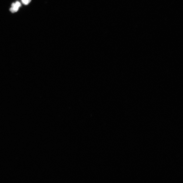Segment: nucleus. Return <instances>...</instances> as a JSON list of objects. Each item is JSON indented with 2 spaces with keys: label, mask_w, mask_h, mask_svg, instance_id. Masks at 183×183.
I'll return each instance as SVG.
<instances>
[{
  "label": "nucleus",
  "mask_w": 183,
  "mask_h": 183,
  "mask_svg": "<svg viewBox=\"0 0 183 183\" xmlns=\"http://www.w3.org/2000/svg\"><path fill=\"white\" fill-rule=\"evenodd\" d=\"M22 3L24 5H28L30 3L31 0H21Z\"/></svg>",
  "instance_id": "obj_2"
},
{
  "label": "nucleus",
  "mask_w": 183,
  "mask_h": 183,
  "mask_svg": "<svg viewBox=\"0 0 183 183\" xmlns=\"http://www.w3.org/2000/svg\"><path fill=\"white\" fill-rule=\"evenodd\" d=\"M21 6V4L20 2L17 1L15 3H13L12 4L11 7L10 9V11L12 13H15L18 11L19 8Z\"/></svg>",
  "instance_id": "obj_1"
}]
</instances>
